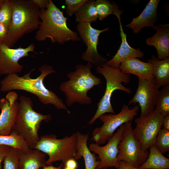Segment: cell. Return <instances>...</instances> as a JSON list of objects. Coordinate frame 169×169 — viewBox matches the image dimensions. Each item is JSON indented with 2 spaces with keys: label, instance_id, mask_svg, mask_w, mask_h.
Returning <instances> with one entry per match:
<instances>
[{
  "label": "cell",
  "instance_id": "obj_1",
  "mask_svg": "<svg viewBox=\"0 0 169 169\" xmlns=\"http://www.w3.org/2000/svg\"><path fill=\"white\" fill-rule=\"evenodd\" d=\"M34 69L22 76H19L16 74L7 75L0 81V90L2 92L12 90L25 91L37 96L43 104H52L57 109L64 110L70 113L62 100L44 85L45 78L49 74L56 72L53 67L47 64L42 65L39 68L40 75L36 78H32L30 75Z\"/></svg>",
  "mask_w": 169,
  "mask_h": 169
},
{
  "label": "cell",
  "instance_id": "obj_2",
  "mask_svg": "<svg viewBox=\"0 0 169 169\" xmlns=\"http://www.w3.org/2000/svg\"><path fill=\"white\" fill-rule=\"evenodd\" d=\"M39 17L42 21L35 36L38 41L49 38L53 43L63 44L70 41L78 42L81 40L78 33L69 28L67 18L52 0H49L46 9H40Z\"/></svg>",
  "mask_w": 169,
  "mask_h": 169
},
{
  "label": "cell",
  "instance_id": "obj_3",
  "mask_svg": "<svg viewBox=\"0 0 169 169\" xmlns=\"http://www.w3.org/2000/svg\"><path fill=\"white\" fill-rule=\"evenodd\" d=\"M92 64H77L75 70L67 74L69 80L60 84L59 90L66 96V103L68 106L77 103L89 105L92 99L87 95L89 90L101 83V79L91 72Z\"/></svg>",
  "mask_w": 169,
  "mask_h": 169
},
{
  "label": "cell",
  "instance_id": "obj_4",
  "mask_svg": "<svg viewBox=\"0 0 169 169\" xmlns=\"http://www.w3.org/2000/svg\"><path fill=\"white\" fill-rule=\"evenodd\" d=\"M13 15L6 36L3 43L12 48L25 34L37 30L41 23L40 9L32 0H12Z\"/></svg>",
  "mask_w": 169,
  "mask_h": 169
},
{
  "label": "cell",
  "instance_id": "obj_5",
  "mask_svg": "<svg viewBox=\"0 0 169 169\" xmlns=\"http://www.w3.org/2000/svg\"><path fill=\"white\" fill-rule=\"evenodd\" d=\"M19 99L18 117L12 131L21 137L30 148L34 149L39 140L38 132L42 122H49L51 119L52 115L35 111L30 97L22 95Z\"/></svg>",
  "mask_w": 169,
  "mask_h": 169
},
{
  "label": "cell",
  "instance_id": "obj_6",
  "mask_svg": "<svg viewBox=\"0 0 169 169\" xmlns=\"http://www.w3.org/2000/svg\"><path fill=\"white\" fill-rule=\"evenodd\" d=\"M96 70L97 73L102 75L105 78L106 87L103 96L97 104L95 114L88 122L89 125L93 124L100 116L105 113L115 114L111 103V97L114 91L120 90L128 94L131 93L130 88L122 84H128L130 82V75L122 73L119 68H113L105 62L101 65L97 66Z\"/></svg>",
  "mask_w": 169,
  "mask_h": 169
},
{
  "label": "cell",
  "instance_id": "obj_7",
  "mask_svg": "<svg viewBox=\"0 0 169 169\" xmlns=\"http://www.w3.org/2000/svg\"><path fill=\"white\" fill-rule=\"evenodd\" d=\"M77 136L74 133L69 136L57 139L54 135L42 136L34 149L47 154L46 165L61 161L64 164L69 159L74 158L77 151Z\"/></svg>",
  "mask_w": 169,
  "mask_h": 169
},
{
  "label": "cell",
  "instance_id": "obj_8",
  "mask_svg": "<svg viewBox=\"0 0 169 169\" xmlns=\"http://www.w3.org/2000/svg\"><path fill=\"white\" fill-rule=\"evenodd\" d=\"M139 109L137 105L131 109L128 105H124L117 114H104L100 116L99 118L103 124L93 131L92 136L93 141L99 145L105 144L113 136L118 128L127 122H132Z\"/></svg>",
  "mask_w": 169,
  "mask_h": 169
},
{
  "label": "cell",
  "instance_id": "obj_9",
  "mask_svg": "<svg viewBox=\"0 0 169 169\" xmlns=\"http://www.w3.org/2000/svg\"><path fill=\"white\" fill-rule=\"evenodd\" d=\"M118 149V161L139 168L147 160L149 154V151H144L135 138L130 122L124 124L123 136Z\"/></svg>",
  "mask_w": 169,
  "mask_h": 169
},
{
  "label": "cell",
  "instance_id": "obj_10",
  "mask_svg": "<svg viewBox=\"0 0 169 169\" xmlns=\"http://www.w3.org/2000/svg\"><path fill=\"white\" fill-rule=\"evenodd\" d=\"M164 116L156 109L150 113L136 118V126L133 129L134 136L144 151L154 144L157 134L162 127Z\"/></svg>",
  "mask_w": 169,
  "mask_h": 169
},
{
  "label": "cell",
  "instance_id": "obj_11",
  "mask_svg": "<svg viewBox=\"0 0 169 169\" xmlns=\"http://www.w3.org/2000/svg\"><path fill=\"white\" fill-rule=\"evenodd\" d=\"M76 29L80 39L87 47L85 52L81 54L82 59L97 66L106 62V59L98 53L97 45L100 34L108 31L109 28L99 30L92 27L91 23L80 22L78 23Z\"/></svg>",
  "mask_w": 169,
  "mask_h": 169
},
{
  "label": "cell",
  "instance_id": "obj_12",
  "mask_svg": "<svg viewBox=\"0 0 169 169\" xmlns=\"http://www.w3.org/2000/svg\"><path fill=\"white\" fill-rule=\"evenodd\" d=\"M124 132V124L121 125L105 145L101 146L95 143L90 144L88 147L91 151L96 154L100 159L96 169H106L110 167L117 169L119 166L117 155L118 146Z\"/></svg>",
  "mask_w": 169,
  "mask_h": 169
},
{
  "label": "cell",
  "instance_id": "obj_13",
  "mask_svg": "<svg viewBox=\"0 0 169 169\" xmlns=\"http://www.w3.org/2000/svg\"><path fill=\"white\" fill-rule=\"evenodd\" d=\"M35 46L31 44L26 48H10L4 43H0V75L17 74L21 72L23 66L19 63L20 59L34 51Z\"/></svg>",
  "mask_w": 169,
  "mask_h": 169
},
{
  "label": "cell",
  "instance_id": "obj_14",
  "mask_svg": "<svg viewBox=\"0 0 169 169\" xmlns=\"http://www.w3.org/2000/svg\"><path fill=\"white\" fill-rule=\"evenodd\" d=\"M136 92L129 101L128 106L138 103L141 107L140 116L147 115L155 109L156 102L159 91L154 78L146 79L138 78Z\"/></svg>",
  "mask_w": 169,
  "mask_h": 169
},
{
  "label": "cell",
  "instance_id": "obj_15",
  "mask_svg": "<svg viewBox=\"0 0 169 169\" xmlns=\"http://www.w3.org/2000/svg\"><path fill=\"white\" fill-rule=\"evenodd\" d=\"M18 98L17 93L9 91L0 100V135H8L12 132L18 116Z\"/></svg>",
  "mask_w": 169,
  "mask_h": 169
},
{
  "label": "cell",
  "instance_id": "obj_16",
  "mask_svg": "<svg viewBox=\"0 0 169 169\" xmlns=\"http://www.w3.org/2000/svg\"><path fill=\"white\" fill-rule=\"evenodd\" d=\"M113 4L114 9L113 14L117 17L119 23L121 43L116 53L106 63L113 68H118L122 62L133 58H142L144 54L139 49L133 48L129 45L127 40L126 34L124 31L121 22L120 16L123 11L120 10L118 5L114 2Z\"/></svg>",
  "mask_w": 169,
  "mask_h": 169
},
{
  "label": "cell",
  "instance_id": "obj_17",
  "mask_svg": "<svg viewBox=\"0 0 169 169\" xmlns=\"http://www.w3.org/2000/svg\"><path fill=\"white\" fill-rule=\"evenodd\" d=\"M152 27L156 31V33L152 37L146 39V44L155 48L159 60L169 58V24L154 25Z\"/></svg>",
  "mask_w": 169,
  "mask_h": 169
},
{
  "label": "cell",
  "instance_id": "obj_18",
  "mask_svg": "<svg viewBox=\"0 0 169 169\" xmlns=\"http://www.w3.org/2000/svg\"><path fill=\"white\" fill-rule=\"evenodd\" d=\"M160 2V0H150L140 15L133 18L132 21L125 27L137 33L143 28L154 25L157 20V10Z\"/></svg>",
  "mask_w": 169,
  "mask_h": 169
},
{
  "label": "cell",
  "instance_id": "obj_19",
  "mask_svg": "<svg viewBox=\"0 0 169 169\" xmlns=\"http://www.w3.org/2000/svg\"><path fill=\"white\" fill-rule=\"evenodd\" d=\"M119 68L121 71L126 74H132L138 78L148 79L154 78L153 69L148 62L133 58L125 60L121 63Z\"/></svg>",
  "mask_w": 169,
  "mask_h": 169
},
{
  "label": "cell",
  "instance_id": "obj_20",
  "mask_svg": "<svg viewBox=\"0 0 169 169\" xmlns=\"http://www.w3.org/2000/svg\"><path fill=\"white\" fill-rule=\"evenodd\" d=\"M46 154L39 150L30 148L19 150V169H39L46 165Z\"/></svg>",
  "mask_w": 169,
  "mask_h": 169
},
{
  "label": "cell",
  "instance_id": "obj_21",
  "mask_svg": "<svg viewBox=\"0 0 169 169\" xmlns=\"http://www.w3.org/2000/svg\"><path fill=\"white\" fill-rule=\"evenodd\" d=\"M76 134L77 138V151L74 158L78 160L83 157L84 161L85 169H96L99 161L97 160L95 155L91 153L88 146V134H83L79 132H77Z\"/></svg>",
  "mask_w": 169,
  "mask_h": 169
},
{
  "label": "cell",
  "instance_id": "obj_22",
  "mask_svg": "<svg viewBox=\"0 0 169 169\" xmlns=\"http://www.w3.org/2000/svg\"><path fill=\"white\" fill-rule=\"evenodd\" d=\"M147 61L152 66L154 78L158 87L169 84V58L160 60L152 55Z\"/></svg>",
  "mask_w": 169,
  "mask_h": 169
},
{
  "label": "cell",
  "instance_id": "obj_23",
  "mask_svg": "<svg viewBox=\"0 0 169 169\" xmlns=\"http://www.w3.org/2000/svg\"><path fill=\"white\" fill-rule=\"evenodd\" d=\"M148 149L147 159L139 168L142 169H169V159L165 156L154 145Z\"/></svg>",
  "mask_w": 169,
  "mask_h": 169
},
{
  "label": "cell",
  "instance_id": "obj_24",
  "mask_svg": "<svg viewBox=\"0 0 169 169\" xmlns=\"http://www.w3.org/2000/svg\"><path fill=\"white\" fill-rule=\"evenodd\" d=\"M95 3V0H88L74 13L76 22L91 23L97 21L98 16Z\"/></svg>",
  "mask_w": 169,
  "mask_h": 169
},
{
  "label": "cell",
  "instance_id": "obj_25",
  "mask_svg": "<svg viewBox=\"0 0 169 169\" xmlns=\"http://www.w3.org/2000/svg\"><path fill=\"white\" fill-rule=\"evenodd\" d=\"M0 145L15 148L19 150L30 148L23 139L13 131L8 135H0Z\"/></svg>",
  "mask_w": 169,
  "mask_h": 169
},
{
  "label": "cell",
  "instance_id": "obj_26",
  "mask_svg": "<svg viewBox=\"0 0 169 169\" xmlns=\"http://www.w3.org/2000/svg\"><path fill=\"white\" fill-rule=\"evenodd\" d=\"M155 109L164 116L169 115V84L163 86L159 91Z\"/></svg>",
  "mask_w": 169,
  "mask_h": 169
},
{
  "label": "cell",
  "instance_id": "obj_27",
  "mask_svg": "<svg viewBox=\"0 0 169 169\" xmlns=\"http://www.w3.org/2000/svg\"><path fill=\"white\" fill-rule=\"evenodd\" d=\"M13 10L12 0H4L0 7V23L8 29L12 20Z\"/></svg>",
  "mask_w": 169,
  "mask_h": 169
},
{
  "label": "cell",
  "instance_id": "obj_28",
  "mask_svg": "<svg viewBox=\"0 0 169 169\" xmlns=\"http://www.w3.org/2000/svg\"><path fill=\"white\" fill-rule=\"evenodd\" d=\"M98 18L103 20L108 16L113 14L114 9L113 4L107 0H96L95 1Z\"/></svg>",
  "mask_w": 169,
  "mask_h": 169
},
{
  "label": "cell",
  "instance_id": "obj_29",
  "mask_svg": "<svg viewBox=\"0 0 169 169\" xmlns=\"http://www.w3.org/2000/svg\"><path fill=\"white\" fill-rule=\"evenodd\" d=\"M162 154L169 151V131L161 129L159 131L154 144Z\"/></svg>",
  "mask_w": 169,
  "mask_h": 169
},
{
  "label": "cell",
  "instance_id": "obj_30",
  "mask_svg": "<svg viewBox=\"0 0 169 169\" xmlns=\"http://www.w3.org/2000/svg\"><path fill=\"white\" fill-rule=\"evenodd\" d=\"M18 149L11 147L4 159L3 169H19V156Z\"/></svg>",
  "mask_w": 169,
  "mask_h": 169
},
{
  "label": "cell",
  "instance_id": "obj_31",
  "mask_svg": "<svg viewBox=\"0 0 169 169\" xmlns=\"http://www.w3.org/2000/svg\"><path fill=\"white\" fill-rule=\"evenodd\" d=\"M88 0H65L66 6V12L67 15L72 16Z\"/></svg>",
  "mask_w": 169,
  "mask_h": 169
},
{
  "label": "cell",
  "instance_id": "obj_32",
  "mask_svg": "<svg viewBox=\"0 0 169 169\" xmlns=\"http://www.w3.org/2000/svg\"><path fill=\"white\" fill-rule=\"evenodd\" d=\"M11 147L5 146L0 145V169H2L1 163L8 152Z\"/></svg>",
  "mask_w": 169,
  "mask_h": 169
},
{
  "label": "cell",
  "instance_id": "obj_33",
  "mask_svg": "<svg viewBox=\"0 0 169 169\" xmlns=\"http://www.w3.org/2000/svg\"><path fill=\"white\" fill-rule=\"evenodd\" d=\"M32 1L40 9H46L49 2V0H32Z\"/></svg>",
  "mask_w": 169,
  "mask_h": 169
},
{
  "label": "cell",
  "instance_id": "obj_34",
  "mask_svg": "<svg viewBox=\"0 0 169 169\" xmlns=\"http://www.w3.org/2000/svg\"><path fill=\"white\" fill-rule=\"evenodd\" d=\"M8 28L0 23V43H3L6 36Z\"/></svg>",
  "mask_w": 169,
  "mask_h": 169
},
{
  "label": "cell",
  "instance_id": "obj_35",
  "mask_svg": "<svg viewBox=\"0 0 169 169\" xmlns=\"http://www.w3.org/2000/svg\"><path fill=\"white\" fill-rule=\"evenodd\" d=\"M63 165L64 166L73 169H76L78 167L77 163L74 158L69 159Z\"/></svg>",
  "mask_w": 169,
  "mask_h": 169
},
{
  "label": "cell",
  "instance_id": "obj_36",
  "mask_svg": "<svg viewBox=\"0 0 169 169\" xmlns=\"http://www.w3.org/2000/svg\"><path fill=\"white\" fill-rule=\"evenodd\" d=\"M119 166L116 169H142L127 164L122 161H119Z\"/></svg>",
  "mask_w": 169,
  "mask_h": 169
},
{
  "label": "cell",
  "instance_id": "obj_37",
  "mask_svg": "<svg viewBox=\"0 0 169 169\" xmlns=\"http://www.w3.org/2000/svg\"><path fill=\"white\" fill-rule=\"evenodd\" d=\"M162 126L163 129L169 131V115L164 116Z\"/></svg>",
  "mask_w": 169,
  "mask_h": 169
},
{
  "label": "cell",
  "instance_id": "obj_38",
  "mask_svg": "<svg viewBox=\"0 0 169 169\" xmlns=\"http://www.w3.org/2000/svg\"><path fill=\"white\" fill-rule=\"evenodd\" d=\"M63 163L62 162L58 167H55L51 165H50L44 166L43 167L42 169H63Z\"/></svg>",
  "mask_w": 169,
  "mask_h": 169
},
{
  "label": "cell",
  "instance_id": "obj_39",
  "mask_svg": "<svg viewBox=\"0 0 169 169\" xmlns=\"http://www.w3.org/2000/svg\"><path fill=\"white\" fill-rule=\"evenodd\" d=\"M4 0H0V7L2 5V4L4 2Z\"/></svg>",
  "mask_w": 169,
  "mask_h": 169
},
{
  "label": "cell",
  "instance_id": "obj_40",
  "mask_svg": "<svg viewBox=\"0 0 169 169\" xmlns=\"http://www.w3.org/2000/svg\"><path fill=\"white\" fill-rule=\"evenodd\" d=\"M63 169H72V168H69L65 166H64L63 168Z\"/></svg>",
  "mask_w": 169,
  "mask_h": 169
},
{
  "label": "cell",
  "instance_id": "obj_41",
  "mask_svg": "<svg viewBox=\"0 0 169 169\" xmlns=\"http://www.w3.org/2000/svg\"></svg>",
  "mask_w": 169,
  "mask_h": 169
}]
</instances>
